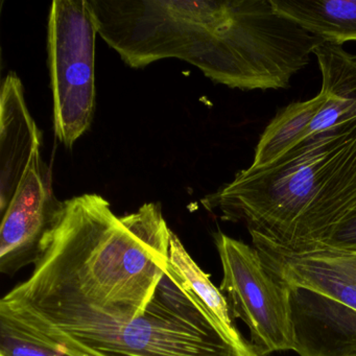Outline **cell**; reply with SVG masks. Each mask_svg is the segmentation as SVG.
Segmentation results:
<instances>
[{"mask_svg":"<svg viewBox=\"0 0 356 356\" xmlns=\"http://www.w3.org/2000/svg\"><path fill=\"white\" fill-rule=\"evenodd\" d=\"M284 17L324 43L356 42V0H270Z\"/></svg>","mask_w":356,"mask_h":356,"instance_id":"30bf717a","label":"cell"},{"mask_svg":"<svg viewBox=\"0 0 356 356\" xmlns=\"http://www.w3.org/2000/svg\"><path fill=\"white\" fill-rule=\"evenodd\" d=\"M97 35L87 0L53 1L47 49L55 134L68 149L90 128L95 115Z\"/></svg>","mask_w":356,"mask_h":356,"instance_id":"5b68a950","label":"cell"},{"mask_svg":"<svg viewBox=\"0 0 356 356\" xmlns=\"http://www.w3.org/2000/svg\"><path fill=\"white\" fill-rule=\"evenodd\" d=\"M252 237L268 270L284 284L302 287L356 310V252L318 248L291 253Z\"/></svg>","mask_w":356,"mask_h":356,"instance_id":"52a82bcc","label":"cell"},{"mask_svg":"<svg viewBox=\"0 0 356 356\" xmlns=\"http://www.w3.org/2000/svg\"><path fill=\"white\" fill-rule=\"evenodd\" d=\"M289 289L295 351L300 356L355 353L356 310L309 289Z\"/></svg>","mask_w":356,"mask_h":356,"instance_id":"ba28073f","label":"cell"},{"mask_svg":"<svg viewBox=\"0 0 356 356\" xmlns=\"http://www.w3.org/2000/svg\"><path fill=\"white\" fill-rule=\"evenodd\" d=\"M318 248L356 252V205L343 216L328 238Z\"/></svg>","mask_w":356,"mask_h":356,"instance_id":"5bb4252c","label":"cell"},{"mask_svg":"<svg viewBox=\"0 0 356 356\" xmlns=\"http://www.w3.org/2000/svg\"><path fill=\"white\" fill-rule=\"evenodd\" d=\"M0 112V256L14 266H29L40 257L61 202L54 195L41 156L42 132L22 83L3 85Z\"/></svg>","mask_w":356,"mask_h":356,"instance_id":"277c9868","label":"cell"},{"mask_svg":"<svg viewBox=\"0 0 356 356\" xmlns=\"http://www.w3.org/2000/svg\"><path fill=\"white\" fill-rule=\"evenodd\" d=\"M161 205L118 216L102 195L61 202L34 272L0 301L33 332L129 324L143 314L170 266Z\"/></svg>","mask_w":356,"mask_h":356,"instance_id":"6da1fadb","label":"cell"},{"mask_svg":"<svg viewBox=\"0 0 356 356\" xmlns=\"http://www.w3.org/2000/svg\"><path fill=\"white\" fill-rule=\"evenodd\" d=\"M0 356H72L0 312Z\"/></svg>","mask_w":356,"mask_h":356,"instance_id":"4fadbf2b","label":"cell"},{"mask_svg":"<svg viewBox=\"0 0 356 356\" xmlns=\"http://www.w3.org/2000/svg\"><path fill=\"white\" fill-rule=\"evenodd\" d=\"M326 101L327 95L320 91L314 99L293 102L281 108L262 132L253 163L248 170H259L272 165L301 143L307 136L312 120Z\"/></svg>","mask_w":356,"mask_h":356,"instance_id":"8fae6325","label":"cell"},{"mask_svg":"<svg viewBox=\"0 0 356 356\" xmlns=\"http://www.w3.org/2000/svg\"><path fill=\"white\" fill-rule=\"evenodd\" d=\"M314 55L322 74L321 91L327 101L312 120L307 136L356 120V55L324 42Z\"/></svg>","mask_w":356,"mask_h":356,"instance_id":"9c48e42d","label":"cell"},{"mask_svg":"<svg viewBox=\"0 0 356 356\" xmlns=\"http://www.w3.org/2000/svg\"><path fill=\"white\" fill-rule=\"evenodd\" d=\"M168 257H170V264L184 277L193 293L203 302L206 309L218 325L222 335L232 345L243 351H255L250 341H247L235 326L234 320L231 316L228 302L224 293L212 283L209 275L206 274L197 266V262L185 249L182 241L174 232L170 236Z\"/></svg>","mask_w":356,"mask_h":356,"instance_id":"7c38bea8","label":"cell"},{"mask_svg":"<svg viewBox=\"0 0 356 356\" xmlns=\"http://www.w3.org/2000/svg\"><path fill=\"white\" fill-rule=\"evenodd\" d=\"M349 356H356V352H355V353L351 354V355H349Z\"/></svg>","mask_w":356,"mask_h":356,"instance_id":"9a60e30c","label":"cell"},{"mask_svg":"<svg viewBox=\"0 0 356 356\" xmlns=\"http://www.w3.org/2000/svg\"><path fill=\"white\" fill-rule=\"evenodd\" d=\"M222 268L220 289L233 320L250 330L252 347L259 356L295 351L289 289L264 264L259 251L222 232L214 234Z\"/></svg>","mask_w":356,"mask_h":356,"instance_id":"8992f818","label":"cell"},{"mask_svg":"<svg viewBox=\"0 0 356 356\" xmlns=\"http://www.w3.org/2000/svg\"><path fill=\"white\" fill-rule=\"evenodd\" d=\"M202 204L284 251L316 249L356 205V120L309 135L268 168L241 170Z\"/></svg>","mask_w":356,"mask_h":356,"instance_id":"7a4b0ae2","label":"cell"},{"mask_svg":"<svg viewBox=\"0 0 356 356\" xmlns=\"http://www.w3.org/2000/svg\"><path fill=\"white\" fill-rule=\"evenodd\" d=\"M33 333L72 356H259L222 335L170 264L145 312L129 324Z\"/></svg>","mask_w":356,"mask_h":356,"instance_id":"3957f363","label":"cell"}]
</instances>
